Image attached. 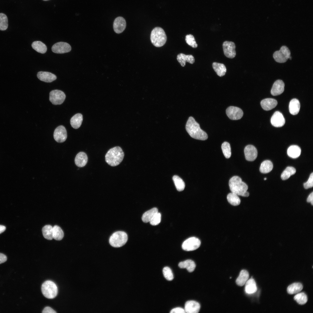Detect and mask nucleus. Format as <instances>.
Here are the masks:
<instances>
[{
  "instance_id": "1",
  "label": "nucleus",
  "mask_w": 313,
  "mask_h": 313,
  "mask_svg": "<svg viewBox=\"0 0 313 313\" xmlns=\"http://www.w3.org/2000/svg\"><path fill=\"white\" fill-rule=\"evenodd\" d=\"M185 129L189 135L193 138L205 140L208 138L207 133L201 129L199 124L192 117L189 118L185 125Z\"/></svg>"
},
{
  "instance_id": "2",
  "label": "nucleus",
  "mask_w": 313,
  "mask_h": 313,
  "mask_svg": "<svg viewBox=\"0 0 313 313\" xmlns=\"http://www.w3.org/2000/svg\"><path fill=\"white\" fill-rule=\"evenodd\" d=\"M124 153L122 149L119 146H116L110 149L105 156L106 162L112 166H116L122 161Z\"/></svg>"
},
{
  "instance_id": "3",
  "label": "nucleus",
  "mask_w": 313,
  "mask_h": 313,
  "mask_svg": "<svg viewBox=\"0 0 313 313\" xmlns=\"http://www.w3.org/2000/svg\"><path fill=\"white\" fill-rule=\"evenodd\" d=\"M229 184L232 192L243 196L248 188L247 185L242 181L241 178L238 176L232 177L229 181Z\"/></svg>"
},
{
  "instance_id": "4",
  "label": "nucleus",
  "mask_w": 313,
  "mask_h": 313,
  "mask_svg": "<svg viewBox=\"0 0 313 313\" xmlns=\"http://www.w3.org/2000/svg\"><path fill=\"white\" fill-rule=\"evenodd\" d=\"M150 40L155 46L161 47L163 46L167 41V36L164 30L160 27H156L152 30Z\"/></svg>"
},
{
  "instance_id": "5",
  "label": "nucleus",
  "mask_w": 313,
  "mask_h": 313,
  "mask_svg": "<svg viewBox=\"0 0 313 313\" xmlns=\"http://www.w3.org/2000/svg\"><path fill=\"white\" fill-rule=\"evenodd\" d=\"M128 235L125 232L119 231L113 233L109 239V243L112 247H120L124 245L128 240Z\"/></svg>"
},
{
  "instance_id": "6",
  "label": "nucleus",
  "mask_w": 313,
  "mask_h": 313,
  "mask_svg": "<svg viewBox=\"0 0 313 313\" xmlns=\"http://www.w3.org/2000/svg\"><path fill=\"white\" fill-rule=\"evenodd\" d=\"M41 291L43 295L48 299H53L57 295L58 289L56 284L51 281H47L42 285Z\"/></svg>"
},
{
  "instance_id": "7",
  "label": "nucleus",
  "mask_w": 313,
  "mask_h": 313,
  "mask_svg": "<svg viewBox=\"0 0 313 313\" xmlns=\"http://www.w3.org/2000/svg\"><path fill=\"white\" fill-rule=\"evenodd\" d=\"M290 52L287 47L283 46L280 49L275 52L273 54V57L275 61L279 63L286 62L288 59H291Z\"/></svg>"
},
{
  "instance_id": "8",
  "label": "nucleus",
  "mask_w": 313,
  "mask_h": 313,
  "mask_svg": "<svg viewBox=\"0 0 313 313\" xmlns=\"http://www.w3.org/2000/svg\"><path fill=\"white\" fill-rule=\"evenodd\" d=\"M200 245L201 241L195 237H191L184 241L182 248L185 251H191L197 249Z\"/></svg>"
},
{
  "instance_id": "9",
  "label": "nucleus",
  "mask_w": 313,
  "mask_h": 313,
  "mask_svg": "<svg viewBox=\"0 0 313 313\" xmlns=\"http://www.w3.org/2000/svg\"><path fill=\"white\" fill-rule=\"evenodd\" d=\"M49 100L54 105L62 104L65 98V95L63 91L57 90L51 91L50 93Z\"/></svg>"
},
{
  "instance_id": "10",
  "label": "nucleus",
  "mask_w": 313,
  "mask_h": 313,
  "mask_svg": "<svg viewBox=\"0 0 313 313\" xmlns=\"http://www.w3.org/2000/svg\"><path fill=\"white\" fill-rule=\"evenodd\" d=\"M226 112L228 117L232 120L239 119L243 115L242 110L241 108L235 106L229 107L226 109Z\"/></svg>"
},
{
  "instance_id": "11",
  "label": "nucleus",
  "mask_w": 313,
  "mask_h": 313,
  "mask_svg": "<svg viewBox=\"0 0 313 313\" xmlns=\"http://www.w3.org/2000/svg\"><path fill=\"white\" fill-rule=\"evenodd\" d=\"M223 47L225 55L227 57L233 58L236 55L235 50V45L232 41H226L223 44Z\"/></svg>"
},
{
  "instance_id": "12",
  "label": "nucleus",
  "mask_w": 313,
  "mask_h": 313,
  "mask_svg": "<svg viewBox=\"0 0 313 313\" xmlns=\"http://www.w3.org/2000/svg\"><path fill=\"white\" fill-rule=\"evenodd\" d=\"M71 49L70 46L65 42H60L54 44L52 47V50L54 53L62 54L70 52Z\"/></svg>"
},
{
  "instance_id": "13",
  "label": "nucleus",
  "mask_w": 313,
  "mask_h": 313,
  "mask_svg": "<svg viewBox=\"0 0 313 313\" xmlns=\"http://www.w3.org/2000/svg\"><path fill=\"white\" fill-rule=\"evenodd\" d=\"M54 137L57 142L61 143L65 141L67 138V132L65 127L63 125L57 127L54 132Z\"/></svg>"
},
{
  "instance_id": "14",
  "label": "nucleus",
  "mask_w": 313,
  "mask_h": 313,
  "mask_svg": "<svg viewBox=\"0 0 313 313\" xmlns=\"http://www.w3.org/2000/svg\"><path fill=\"white\" fill-rule=\"evenodd\" d=\"M271 123L274 126L280 127L285 124V120L282 114L279 111L275 112L271 119Z\"/></svg>"
},
{
  "instance_id": "15",
  "label": "nucleus",
  "mask_w": 313,
  "mask_h": 313,
  "mask_svg": "<svg viewBox=\"0 0 313 313\" xmlns=\"http://www.w3.org/2000/svg\"><path fill=\"white\" fill-rule=\"evenodd\" d=\"M126 23L125 19L122 17H118L114 20L113 27L114 31L117 33L123 32L125 28Z\"/></svg>"
},
{
  "instance_id": "16",
  "label": "nucleus",
  "mask_w": 313,
  "mask_h": 313,
  "mask_svg": "<svg viewBox=\"0 0 313 313\" xmlns=\"http://www.w3.org/2000/svg\"><path fill=\"white\" fill-rule=\"evenodd\" d=\"M244 152L245 159L249 161H254L257 156V151L255 147L252 145H248L245 148Z\"/></svg>"
},
{
  "instance_id": "17",
  "label": "nucleus",
  "mask_w": 313,
  "mask_h": 313,
  "mask_svg": "<svg viewBox=\"0 0 313 313\" xmlns=\"http://www.w3.org/2000/svg\"><path fill=\"white\" fill-rule=\"evenodd\" d=\"M200 305L198 302L192 300L187 301L185 304V313H197L200 310Z\"/></svg>"
},
{
  "instance_id": "18",
  "label": "nucleus",
  "mask_w": 313,
  "mask_h": 313,
  "mask_svg": "<svg viewBox=\"0 0 313 313\" xmlns=\"http://www.w3.org/2000/svg\"><path fill=\"white\" fill-rule=\"evenodd\" d=\"M285 84L282 80L276 81L273 84L271 92L273 96H277L282 94L284 90Z\"/></svg>"
},
{
  "instance_id": "19",
  "label": "nucleus",
  "mask_w": 313,
  "mask_h": 313,
  "mask_svg": "<svg viewBox=\"0 0 313 313\" xmlns=\"http://www.w3.org/2000/svg\"><path fill=\"white\" fill-rule=\"evenodd\" d=\"M37 76L40 80L47 83L51 82L57 79V77L55 75L47 72H39L37 73Z\"/></svg>"
},
{
  "instance_id": "20",
  "label": "nucleus",
  "mask_w": 313,
  "mask_h": 313,
  "mask_svg": "<svg viewBox=\"0 0 313 313\" xmlns=\"http://www.w3.org/2000/svg\"><path fill=\"white\" fill-rule=\"evenodd\" d=\"M277 104V101L272 98H267L262 100L261 105L262 108L265 110L268 111L274 108Z\"/></svg>"
},
{
  "instance_id": "21",
  "label": "nucleus",
  "mask_w": 313,
  "mask_h": 313,
  "mask_svg": "<svg viewBox=\"0 0 313 313\" xmlns=\"http://www.w3.org/2000/svg\"><path fill=\"white\" fill-rule=\"evenodd\" d=\"M177 59L182 67L185 65L187 62L193 64L195 61L194 57L192 55H185L183 53H180L177 55Z\"/></svg>"
},
{
  "instance_id": "22",
  "label": "nucleus",
  "mask_w": 313,
  "mask_h": 313,
  "mask_svg": "<svg viewBox=\"0 0 313 313\" xmlns=\"http://www.w3.org/2000/svg\"><path fill=\"white\" fill-rule=\"evenodd\" d=\"M88 161L87 154L83 152H80L76 156L75 159V163L77 166L79 167L85 166Z\"/></svg>"
},
{
  "instance_id": "23",
  "label": "nucleus",
  "mask_w": 313,
  "mask_h": 313,
  "mask_svg": "<svg viewBox=\"0 0 313 313\" xmlns=\"http://www.w3.org/2000/svg\"><path fill=\"white\" fill-rule=\"evenodd\" d=\"M300 107L299 101L296 99H293L290 101L289 104V110L290 113L295 115L299 112Z\"/></svg>"
},
{
  "instance_id": "24",
  "label": "nucleus",
  "mask_w": 313,
  "mask_h": 313,
  "mask_svg": "<svg viewBox=\"0 0 313 313\" xmlns=\"http://www.w3.org/2000/svg\"><path fill=\"white\" fill-rule=\"evenodd\" d=\"M245 291L248 294L254 293L257 290V287L255 280L253 278L248 280L245 283Z\"/></svg>"
},
{
  "instance_id": "25",
  "label": "nucleus",
  "mask_w": 313,
  "mask_h": 313,
  "mask_svg": "<svg viewBox=\"0 0 313 313\" xmlns=\"http://www.w3.org/2000/svg\"><path fill=\"white\" fill-rule=\"evenodd\" d=\"M249 277V274L246 270H242L236 280V283L239 286H242L245 284Z\"/></svg>"
},
{
  "instance_id": "26",
  "label": "nucleus",
  "mask_w": 313,
  "mask_h": 313,
  "mask_svg": "<svg viewBox=\"0 0 313 313\" xmlns=\"http://www.w3.org/2000/svg\"><path fill=\"white\" fill-rule=\"evenodd\" d=\"M83 118V116L80 113H77L73 116L71 119L70 123L72 127L74 129H77L81 126Z\"/></svg>"
},
{
  "instance_id": "27",
  "label": "nucleus",
  "mask_w": 313,
  "mask_h": 313,
  "mask_svg": "<svg viewBox=\"0 0 313 313\" xmlns=\"http://www.w3.org/2000/svg\"><path fill=\"white\" fill-rule=\"evenodd\" d=\"M178 265L180 268H186L190 272H192L194 270L196 266L194 262L190 259L180 262Z\"/></svg>"
},
{
  "instance_id": "28",
  "label": "nucleus",
  "mask_w": 313,
  "mask_h": 313,
  "mask_svg": "<svg viewBox=\"0 0 313 313\" xmlns=\"http://www.w3.org/2000/svg\"><path fill=\"white\" fill-rule=\"evenodd\" d=\"M300 148L297 145H292L287 150V154L288 156L292 158H296L299 157L301 153Z\"/></svg>"
},
{
  "instance_id": "29",
  "label": "nucleus",
  "mask_w": 313,
  "mask_h": 313,
  "mask_svg": "<svg viewBox=\"0 0 313 313\" xmlns=\"http://www.w3.org/2000/svg\"><path fill=\"white\" fill-rule=\"evenodd\" d=\"M302 284L300 283H295L289 285L287 288V293L290 294L298 293L303 288Z\"/></svg>"
},
{
  "instance_id": "30",
  "label": "nucleus",
  "mask_w": 313,
  "mask_h": 313,
  "mask_svg": "<svg viewBox=\"0 0 313 313\" xmlns=\"http://www.w3.org/2000/svg\"><path fill=\"white\" fill-rule=\"evenodd\" d=\"M158 212V210L156 208H154L147 211L142 215V221L145 223L150 222L154 215Z\"/></svg>"
},
{
  "instance_id": "31",
  "label": "nucleus",
  "mask_w": 313,
  "mask_h": 313,
  "mask_svg": "<svg viewBox=\"0 0 313 313\" xmlns=\"http://www.w3.org/2000/svg\"><path fill=\"white\" fill-rule=\"evenodd\" d=\"M212 67L217 75L219 77H222L225 74L226 68L223 64L214 62L212 64Z\"/></svg>"
},
{
  "instance_id": "32",
  "label": "nucleus",
  "mask_w": 313,
  "mask_h": 313,
  "mask_svg": "<svg viewBox=\"0 0 313 313\" xmlns=\"http://www.w3.org/2000/svg\"><path fill=\"white\" fill-rule=\"evenodd\" d=\"M32 48L37 52L42 54L46 53L47 50L46 46L43 42L39 41L33 42L32 44Z\"/></svg>"
},
{
  "instance_id": "33",
  "label": "nucleus",
  "mask_w": 313,
  "mask_h": 313,
  "mask_svg": "<svg viewBox=\"0 0 313 313\" xmlns=\"http://www.w3.org/2000/svg\"><path fill=\"white\" fill-rule=\"evenodd\" d=\"M273 168L272 163L270 160H266L261 163L259 170L260 172L263 173H267L270 172Z\"/></svg>"
},
{
  "instance_id": "34",
  "label": "nucleus",
  "mask_w": 313,
  "mask_h": 313,
  "mask_svg": "<svg viewBox=\"0 0 313 313\" xmlns=\"http://www.w3.org/2000/svg\"><path fill=\"white\" fill-rule=\"evenodd\" d=\"M42 232L44 237L46 239L51 240L53 238V227L50 225H46L42 228Z\"/></svg>"
},
{
  "instance_id": "35",
  "label": "nucleus",
  "mask_w": 313,
  "mask_h": 313,
  "mask_svg": "<svg viewBox=\"0 0 313 313\" xmlns=\"http://www.w3.org/2000/svg\"><path fill=\"white\" fill-rule=\"evenodd\" d=\"M64 236L63 232L59 226L55 225L53 227V238L56 240H61Z\"/></svg>"
},
{
  "instance_id": "36",
  "label": "nucleus",
  "mask_w": 313,
  "mask_h": 313,
  "mask_svg": "<svg viewBox=\"0 0 313 313\" xmlns=\"http://www.w3.org/2000/svg\"><path fill=\"white\" fill-rule=\"evenodd\" d=\"M227 199L229 203L234 206L238 205L241 202L240 199L238 195L232 192L230 193L228 195Z\"/></svg>"
},
{
  "instance_id": "37",
  "label": "nucleus",
  "mask_w": 313,
  "mask_h": 313,
  "mask_svg": "<svg viewBox=\"0 0 313 313\" xmlns=\"http://www.w3.org/2000/svg\"><path fill=\"white\" fill-rule=\"evenodd\" d=\"M172 179L178 191H181L183 190L185 187V184L183 180L177 175H174Z\"/></svg>"
},
{
  "instance_id": "38",
  "label": "nucleus",
  "mask_w": 313,
  "mask_h": 313,
  "mask_svg": "<svg viewBox=\"0 0 313 313\" xmlns=\"http://www.w3.org/2000/svg\"><path fill=\"white\" fill-rule=\"evenodd\" d=\"M296 172L295 169L292 167H287L283 172L281 175V179L283 180L288 179Z\"/></svg>"
},
{
  "instance_id": "39",
  "label": "nucleus",
  "mask_w": 313,
  "mask_h": 313,
  "mask_svg": "<svg viewBox=\"0 0 313 313\" xmlns=\"http://www.w3.org/2000/svg\"><path fill=\"white\" fill-rule=\"evenodd\" d=\"M294 299L298 303L301 305L305 304L307 301V296L304 292L297 294L294 296Z\"/></svg>"
},
{
  "instance_id": "40",
  "label": "nucleus",
  "mask_w": 313,
  "mask_h": 313,
  "mask_svg": "<svg viewBox=\"0 0 313 313\" xmlns=\"http://www.w3.org/2000/svg\"><path fill=\"white\" fill-rule=\"evenodd\" d=\"M221 149L225 157L227 159L230 158L231 155L230 143L227 142H224L221 145Z\"/></svg>"
},
{
  "instance_id": "41",
  "label": "nucleus",
  "mask_w": 313,
  "mask_h": 313,
  "mask_svg": "<svg viewBox=\"0 0 313 313\" xmlns=\"http://www.w3.org/2000/svg\"><path fill=\"white\" fill-rule=\"evenodd\" d=\"M8 19L7 16L3 13H0V30H6L8 28Z\"/></svg>"
},
{
  "instance_id": "42",
  "label": "nucleus",
  "mask_w": 313,
  "mask_h": 313,
  "mask_svg": "<svg viewBox=\"0 0 313 313\" xmlns=\"http://www.w3.org/2000/svg\"><path fill=\"white\" fill-rule=\"evenodd\" d=\"M163 272L165 278L168 281H172L174 278L173 273L170 268L168 267L163 268Z\"/></svg>"
},
{
  "instance_id": "43",
  "label": "nucleus",
  "mask_w": 313,
  "mask_h": 313,
  "mask_svg": "<svg viewBox=\"0 0 313 313\" xmlns=\"http://www.w3.org/2000/svg\"><path fill=\"white\" fill-rule=\"evenodd\" d=\"M185 41L186 43L189 46L193 48L197 47L198 45L196 43L194 38L192 34H188L185 36Z\"/></svg>"
},
{
  "instance_id": "44",
  "label": "nucleus",
  "mask_w": 313,
  "mask_h": 313,
  "mask_svg": "<svg viewBox=\"0 0 313 313\" xmlns=\"http://www.w3.org/2000/svg\"><path fill=\"white\" fill-rule=\"evenodd\" d=\"M161 214L159 212L156 214L150 221V224L156 225L159 224L161 221Z\"/></svg>"
},
{
  "instance_id": "45",
  "label": "nucleus",
  "mask_w": 313,
  "mask_h": 313,
  "mask_svg": "<svg viewBox=\"0 0 313 313\" xmlns=\"http://www.w3.org/2000/svg\"><path fill=\"white\" fill-rule=\"evenodd\" d=\"M303 186L305 189L311 188L313 186V173L310 174L307 181L303 183Z\"/></svg>"
},
{
  "instance_id": "46",
  "label": "nucleus",
  "mask_w": 313,
  "mask_h": 313,
  "mask_svg": "<svg viewBox=\"0 0 313 313\" xmlns=\"http://www.w3.org/2000/svg\"><path fill=\"white\" fill-rule=\"evenodd\" d=\"M171 313H185L184 309L181 307H177L172 310Z\"/></svg>"
},
{
  "instance_id": "47",
  "label": "nucleus",
  "mask_w": 313,
  "mask_h": 313,
  "mask_svg": "<svg viewBox=\"0 0 313 313\" xmlns=\"http://www.w3.org/2000/svg\"><path fill=\"white\" fill-rule=\"evenodd\" d=\"M43 313H55L57 312L53 309L49 307H46L42 312Z\"/></svg>"
},
{
  "instance_id": "48",
  "label": "nucleus",
  "mask_w": 313,
  "mask_h": 313,
  "mask_svg": "<svg viewBox=\"0 0 313 313\" xmlns=\"http://www.w3.org/2000/svg\"><path fill=\"white\" fill-rule=\"evenodd\" d=\"M7 257L3 254L0 253V264L4 263L7 261Z\"/></svg>"
},
{
  "instance_id": "49",
  "label": "nucleus",
  "mask_w": 313,
  "mask_h": 313,
  "mask_svg": "<svg viewBox=\"0 0 313 313\" xmlns=\"http://www.w3.org/2000/svg\"><path fill=\"white\" fill-rule=\"evenodd\" d=\"M307 201L308 203H310L311 205H313V192H312L310 193L308 196V197L307 199Z\"/></svg>"
},
{
  "instance_id": "50",
  "label": "nucleus",
  "mask_w": 313,
  "mask_h": 313,
  "mask_svg": "<svg viewBox=\"0 0 313 313\" xmlns=\"http://www.w3.org/2000/svg\"><path fill=\"white\" fill-rule=\"evenodd\" d=\"M6 229V227L2 225H0V234L3 232Z\"/></svg>"
},
{
  "instance_id": "51",
  "label": "nucleus",
  "mask_w": 313,
  "mask_h": 313,
  "mask_svg": "<svg viewBox=\"0 0 313 313\" xmlns=\"http://www.w3.org/2000/svg\"><path fill=\"white\" fill-rule=\"evenodd\" d=\"M266 179H267V178H265L264 179V180H266Z\"/></svg>"
},
{
  "instance_id": "52",
  "label": "nucleus",
  "mask_w": 313,
  "mask_h": 313,
  "mask_svg": "<svg viewBox=\"0 0 313 313\" xmlns=\"http://www.w3.org/2000/svg\"><path fill=\"white\" fill-rule=\"evenodd\" d=\"M43 0L44 1H47L49 0Z\"/></svg>"
}]
</instances>
